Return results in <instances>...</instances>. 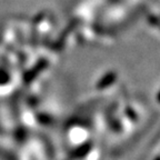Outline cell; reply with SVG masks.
Returning <instances> with one entry per match:
<instances>
[{
  "instance_id": "3",
  "label": "cell",
  "mask_w": 160,
  "mask_h": 160,
  "mask_svg": "<svg viewBox=\"0 0 160 160\" xmlns=\"http://www.w3.org/2000/svg\"><path fill=\"white\" fill-rule=\"evenodd\" d=\"M156 160H160V158H157V159H156Z\"/></svg>"
},
{
  "instance_id": "1",
  "label": "cell",
  "mask_w": 160,
  "mask_h": 160,
  "mask_svg": "<svg viewBox=\"0 0 160 160\" xmlns=\"http://www.w3.org/2000/svg\"><path fill=\"white\" fill-rule=\"evenodd\" d=\"M117 78V75L113 72H110L108 73L107 76H105V78L102 79V81H101V83H100V87H106V86H109L111 85V83L115 81V79Z\"/></svg>"
},
{
  "instance_id": "2",
  "label": "cell",
  "mask_w": 160,
  "mask_h": 160,
  "mask_svg": "<svg viewBox=\"0 0 160 160\" xmlns=\"http://www.w3.org/2000/svg\"><path fill=\"white\" fill-rule=\"evenodd\" d=\"M158 100H159V101H160V92L158 93Z\"/></svg>"
}]
</instances>
